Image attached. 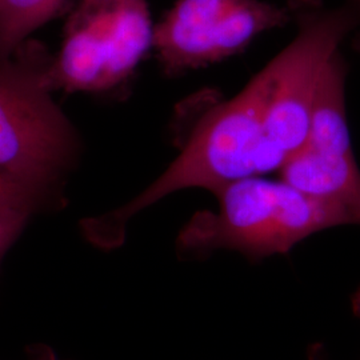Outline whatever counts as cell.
Masks as SVG:
<instances>
[{"label": "cell", "instance_id": "277c9868", "mask_svg": "<svg viewBox=\"0 0 360 360\" xmlns=\"http://www.w3.org/2000/svg\"><path fill=\"white\" fill-rule=\"evenodd\" d=\"M297 1L176 0L155 26L154 49L168 77L215 65L255 39L296 19Z\"/></svg>", "mask_w": 360, "mask_h": 360}, {"label": "cell", "instance_id": "5b68a950", "mask_svg": "<svg viewBox=\"0 0 360 360\" xmlns=\"http://www.w3.org/2000/svg\"><path fill=\"white\" fill-rule=\"evenodd\" d=\"M281 179L347 214L360 226V169L354 151L330 153L303 146L284 165Z\"/></svg>", "mask_w": 360, "mask_h": 360}, {"label": "cell", "instance_id": "52a82bcc", "mask_svg": "<svg viewBox=\"0 0 360 360\" xmlns=\"http://www.w3.org/2000/svg\"><path fill=\"white\" fill-rule=\"evenodd\" d=\"M34 208L13 200H0V259L20 235Z\"/></svg>", "mask_w": 360, "mask_h": 360}, {"label": "cell", "instance_id": "9c48e42d", "mask_svg": "<svg viewBox=\"0 0 360 360\" xmlns=\"http://www.w3.org/2000/svg\"><path fill=\"white\" fill-rule=\"evenodd\" d=\"M351 304H352V311H354V314L360 318V288L356 290V292L352 296V302H351ZM309 360H327V356H326V352L323 351L322 346H314V347L311 348V351H309Z\"/></svg>", "mask_w": 360, "mask_h": 360}, {"label": "cell", "instance_id": "8fae6325", "mask_svg": "<svg viewBox=\"0 0 360 360\" xmlns=\"http://www.w3.org/2000/svg\"><path fill=\"white\" fill-rule=\"evenodd\" d=\"M355 46H356V49H358V50L360 51V37L359 38L356 39V44H355Z\"/></svg>", "mask_w": 360, "mask_h": 360}, {"label": "cell", "instance_id": "7a4b0ae2", "mask_svg": "<svg viewBox=\"0 0 360 360\" xmlns=\"http://www.w3.org/2000/svg\"><path fill=\"white\" fill-rule=\"evenodd\" d=\"M77 131L53 102L39 74L0 68V180L40 210L74 169Z\"/></svg>", "mask_w": 360, "mask_h": 360}, {"label": "cell", "instance_id": "ba28073f", "mask_svg": "<svg viewBox=\"0 0 360 360\" xmlns=\"http://www.w3.org/2000/svg\"><path fill=\"white\" fill-rule=\"evenodd\" d=\"M0 200H13V202H19L27 206L34 208L35 211H38V207L35 206L25 193H20L19 190H16L13 186L4 183L0 180Z\"/></svg>", "mask_w": 360, "mask_h": 360}, {"label": "cell", "instance_id": "30bf717a", "mask_svg": "<svg viewBox=\"0 0 360 360\" xmlns=\"http://www.w3.org/2000/svg\"><path fill=\"white\" fill-rule=\"evenodd\" d=\"M28 360H59L56 355L52 352V349L46 347V346H39L31 349Z\"/></svg>", "mask_w": 360, "mask_h": 360}, {"label": "cell", "instance_id": "8992f818", "mask_svg": "<svg viewBox=\"0 0 360 360\" xmlns=\"http://www.w3.org/2000/svg\"><path fill=\"white\" fill-rule=\"evenodd\" d=\"M68 0H0V60L10 58Z\"/></svg>", "mask_w": 360, "mask_h": 360}, {"label": "cell", "instance_id": "6da1fadb", "mask_svg": "<svg viewBox=\"0 0 360 360\" xmlns=\"http://www.w3.org/2000/svg\"><path fill=\"white\" fill-rule=\"evenodd\" d=\"M218 208L195 214L178 238L184 255L231 250L250 259L283 255L314 233L352 226L339 207L284 180L252 176L215 191Z\"/></svg>", "mask_w": 360, "mask_h": 360}, {"label": "cell", "instance_id": "3957f363", "mask_svg": "<svg viewBox=\"0 0 360 360\" xmlns=\"http://www.w3.org/2000/svg\"><path fill=\"white\" fill-rule=\"evenodd\" d=\"M154 28L147 0H77L60 50L39 80L50 92L112 90L153 49Z\"/></svg>", "mask_w": 360, "mask_h": 360}]
</instances>
